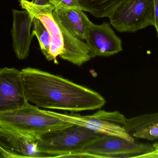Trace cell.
Masks as SVG:
<instances>
[{"label": "cell", "mask_w": 158, "mask_h": 158, "mask_svg": "<svg viewBox=\"0 0 158 158\" xmlns=\"http://www.w3.org/2000/svg\"><path fill=\"white\" fill-rule=\"evenodd\" d=\"M21 72L26 99L39 108L78 112L106 105L97 92L63 77L31 67Z\"/></svg>", "instance_id": "obj_1"}, {"label": "cell", "mask_w": 158, "mask_h": 158, "mask_svg": "<svg viewBox=\"0 0 158 158\" xmlns=\"http://www.w3.org/2000/svg\"><path fill=\"white\" fill-rule=\"evenodd\" d=\"M19 5L32 18L40 19L51 38L50 53L55 64L57 57L81 66L92 58L85 42L73 36L62 24L56 7L51 4L38 5L28 0H19Z\"/></svg>", "instance_id": "obj_2"}, {"label": "cell", "mask_w": 158, "mask_h": 158, "mask_svg": "<svg viewBox=\"0 0 158 158\" xmlns=\"http://www.w3.org/2000/svg\"><path fill=\"white\" fill-rule=\"evenodd\" d=\"M103 135L73 125L41 135L38 140L39 151L45 158L87 157L86 147Z\"/></svg>", "instance_id": "obj_3"}, {"label": "cell", "mask_w": 158, "mask_h": 158, "mask_svg": "<svg viewBox=\"0 0 158 158\" xmlns=\"http://www.w3.org/2000/svg\"><path fill=\"white\" fill-rule=\"evenodd\" d=\"M73 125L46 114L29 102L18 109L0 113V126L32 135L39 139L45 134Z\"/></svg>", "instance_id": "obj_4"}, {"label": "cell", "mask_w": 158, "mask_h": 158, "mask_svg": "<svg viewBox=\"0 0 158 158\" xmlns=\"http://www.w3.org/2000/svg\"><path fill=\"white\" fill-rule=\"evenodd\" d=\"M48 115L58 118L74 125H78L103 135H113L134 142L125 129L127 119L119 111L112 112L99 110L91 115L81 116L79 114H62L44 110Z\"/></svg>", "instance_id": "obj_5"}, {"label": "cell", "mask_w": 158, "mask_h": 158, "mask_svg": "<svg viewBox=\"0 0 158 158\" xmlns=\"http://www.w3.org/2000/svg\"><path fill=\"white\" fill-rule=\"evenodd\" d=\"M120 32H135L154 26L153 0H127L109 18Z\"/></svg>", "instance_id": "obj_6"}, {"label": "cell", "mask_w": 158, "mask_h": 158, "mask_svg": "<svg viewBox=\"0 0 158 158\" xmlns=\"http://www.w3.org/2000/svg\"><path fill=\"white\" fill-rule=\"evenodd\" d=\"M149 144L131 142L118 136L102 135L86 147L83 153L91 158H139L154 151Z\"/></svg>", "instance_id": "obj_7"}, {"label": "cell", "mask_w": 158, "mask_h": 158, "mask_svg": "<svg viewBox=\"0 0 158 158\" xmlns=\"http://www.w3.org/2000/svg\"><path fill=\"white\" fill-rule=\"evenodd\" d=\"M85 41L92 58L110 56L123 50L121 39L106 21L100 25L91 22L86 29Z\"/></svg>", "instance_id": "obj_8"}, {"label": "cell", "mask_w": 158, "mask_h": 158, "mask_svg": "<svg viewBox=\"0 0 158 158\" xmlns=\"http://www.w3.org/2000/svg\"><path fill=\"white\" fill-rule=\"evenodd\" d=\"M34 135L0 126V150L6 158H45Z\"/></svg>", "instance_id": "obj_9"}, {"label": "cell", "mask_w": 158, "mask_h": 158, "mask_svg": "<svg viewBox=\"0 0 158 158\" xmlns=\"http://www.w3.org/2000/svg\"><path fill=\"white\" fill-rule=\"evenodd\" d=\"M27 102L21 70L15 68L0 69V113L18 109Z\"/></svg>", "instance_id": "obj_10"}, {"label": "cell", "mask_w": 158, "mask_h": 158, "mask_svg": "<svg viewBox=\"0 0 158 158\" xmlns=\"http://www.w3.org/2000/svg\"><path fill=\"white\" fill-rule=\"evenodd\" d=\"M12 13L13 20L11 34L14 52L19 60L27 59L34 37L31 32L33 19L26 10L12 9Z\"/></svg>", "instance_id": "obj_11"}, {"label": "cell", "mask_w": 158, "mask_h": 158, "mask_svg": "<svg viewBox=\"0 0 158 158\" xmlns=\"http://www.w3.org/2000/svg\"><path fill=\"white\" fill-rule=\"evenodd\" d=\"M56 9L59 19L69 32L79 40H85L86 29L91 21L84 11L77 7H61Z\"/></svg>", "instance_id": "obj_12"}, {"label": "cell", "mask_w": 158, "mask_h": 158, "mask_svg": "<svg viewBox=\"0 0 158 158\" xmlns=\"http://www.w3.org/2000/svg\"><path fill=\"white\" fill-rule=\"evenodd\" d=\"M127 0H79L83 11L96 18H109Z\"/></svg>", "instance_id": "obj_13"}, {"label": "cell", "mask_w": 158, "mask_h": 158, "mask_svg": "<svg viewBox=\"0 0 158 158\" xmlns=\"http://www.w3.org/2000/svg\"><path fill=\"white\" fill-rule=\"evenodd\" d=\"M33 19V30L32 34L37 37L42 53L48 61L53 60L50 53L51 38L50 33L42 22L36 18Z\"/></svg>", "instance_id": "obj_14"}, {"label": "cell", "mask_w": 158, "mask_h": 158, "mask_svg": "<svg viewBox=\"0 0 158 158\" xmlns=\"http://www.w3.org/2000/svg\"><path fill=\"white\" fill-rule=\"evenodd\" d=\"M157 121L158 112L144 114L127 119V123L124 127L128 133L132 136L135 133L148 127Z\"/></svg>", "instance_id": "obj_15"}, {"label": "cell", "mask_w": 158, "mask_h": 158, "mask_svg": "<svg viewBox=\"0 0 158 158\" xmlns=\"http://www.w3.org/2000/svg\"><path fill=\"white\" fill-rule=\"evenodd\" d=\"M134 138L145 139L148 141L158 140V121L132 135Z\"/></svg>", "instance_id": "obj_16"}, {"label": "cell", "mask_w": 158, "mask_h": 158, "mask_svg": "<svg viewBox=\"0 0 158 158\" xmlns=\"http://www.w3.org/2000/svg\"><path fill=\"white\" fill-rule=\"evenodd\" d=\"M49 3L56 8L61 7H77L82 9L79 0H49Z\"/></svg>", "instance_id": "obj_17"}, {"label": "cell", "mask_w": 158, "mask_h": 158, "mask_svg": "<svg viewBox=\"0 0 158 158\" xmlns=\"http://www.w3.org/2000/svg\"><path fill=\"white\" fill-rule=\"evenodd\" d=\"M154 150L150 153L141 156L139 158H158V143L153 144Z\"/></svg>", "instance_id": "obj_18"}, {"label": "cell", "mask_w": 158, "mask_h": 158, "mask_svg": "<svg viewBox=\"0 0 158 158\" xmlns=\"http://www.w3.org/2000/svg\"><path fill=\"white\" fill-rule=\"evenodd\" d=\"M154 9V27L157 32L158 38V0H153Z\"/></svg>", "instance_id": "obj_19"}, {"label": "cell", "mask_w": 158, "mask_h": 158, "mask_svg": "<svg viewBox=\"0 0 158 158\" xmlns=\"http://www.w3.org/2000/svg\"><path fill=\"white\" fill-rule=\"evenodd\" d=\"M31 2L34 3L38 5H47L50 4L49 0H32Z\"/></svg>", "instance_id": "obj_20"}, {"label": "cell", "mask_w": 158, "mask_h": 158, "mask_svg": "<svg viewBox=\"0 0 158 158\" xmlns=\"http://www.w3.org/2000/svg\"><path fill=\"white\" fill-rule=\"evenodd\" d=\"M0 158H6L5 155L0 150Z\"/></svg>", "instance_id": "obj_21"}]
</instances>
